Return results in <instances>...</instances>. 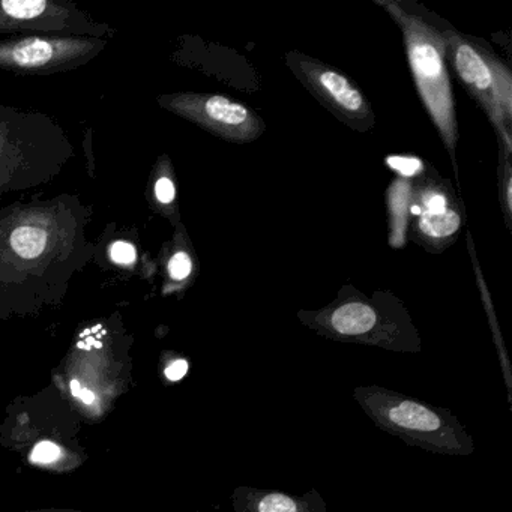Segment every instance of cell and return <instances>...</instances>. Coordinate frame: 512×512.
Returning a JSON list of instances; mask_svg holds the SVG:
<instances>
[{
	"label": "cell",
	"instance_id": "8",
	"mask_svg": "<svg viewBox=\"0 0 512 512\" xmlns=\"http://www.w3.org/2000/svg\"><path fill=\"white\" fill-rule=\"evenodd\" d=\"M104 38L11 37L0 40V70L22 76L68 73L106 50Z\"/></svg>",
	"mask_w": 512,
	"mask_h": 512
},
{
	"label": "cell",
	"instance_id": "9",
	"mask_svg": "<svg viewBox=\"0 0 512 512\" xmlns=\"http://www.w3.org/2000/svg\"><path fill=\"white\" fill-rule=\"evenodd\" d=\"M157 101L167 112L226 142L245 145L259 139L265 131L262 118L250 107L230 100L227 95L181 92L161 95Z\"/></svg>",
	"mask_w": 512,
	"mask_h": 512
},
{
	"label": "cell",
	"instance_id": "20",
	"mask_svg": "<svg viewBox=\"0 0 512 512\" xmlns=\"http://www.w3.org/2000/svg\"><path fill=\"white\" fill-rule=\"evenodd\" d=\"M386 166L404 179L418 178L425 170L424 163L419 158L403 155H389L386 157Z\"/></svg>",
	"mask_w": 512,
	"mask_h": 512
},
{
	"label": "cell",
	"instance_id": "1",
	"mask_svg": "<svg viewBox=\"0 0 512 512\" xmlns=\"http://www.w3.org/2000/svg\"><path fill=\"white\" fill-rule=\"evenodd\" d=\"M91 209L79 197L16 203L0 212V293L61 292L94 259Z\"/></svg>",
	"mask_w": 512,
	"mask_h": 512
},
{
	"label": "cell",
	"instance_id": "2",
	"mask_svg": "<svg viewBox=\"0 0 512 512\" xmlns=\"http://www.w3.org/2000/svg\"><path fill=\"white\" fill-rule=\"evenodd\" d=\"M74 154L67 133L49 116L0 106V197L50 184Z\"/></svg>",
	"mask_w": 512,
	"mask_h": 512
},
{
	"label": "cell",
	"instance_id": "16",
	"mask_svg": "<svg viewBox=\"0 0 512 512\" xmlns=\"http://www.w3.org/2000/svg\"><path fill=\"white\" fill-rule=\"evenodd\" d=\"M499 200L506 227L511 229L512 220V166L511 154L499 146Z\"/></svg>",
	"mask_w": 512,
	"mask_h": 512
},
{
	"label": "cell",
	"instance_id": "6",
	"mask_svg": "<svg viewBox=\"0 0 512 512\" xmlns=\"http://www.w3.org/2000/svg\"><path fill=\"white\" fill-rule=\"evenodd\" d=\"M445 59L470 97L484 110L499 139L512 154V74L481 41L458 32H442Z\"/></svg>",
	"mask_w": 512,
	"mask_h": 512
},
{
	"label": "cell",
	"instance_id": "11",
	"mask_svg": "<svg viewBox=\"0 0 512 512\" xmlns=\"http://www.w3.org/2000/svg\"><path fill=\"white\" fill-rule=\"evenodd\" d=\"M235 512H326L325 499L316 488L302 496L266 488L236 487L232 494Z\"/></svg>",
	"mask_w": 512,
	"mask_h": 512
},
{
	"label": "cell",
	"instance_id": "3",
	"mask_svg": "<svg viewBox=\"0 0 512 512\" xmlns=\"http://www.w3.org/2000/svg\"><path fill=\"white\" fill-rule=\"evenodd\" d=\"M353 398L379 430L409 446L457 457L475 452V440L466 425L446 407L376 385L358 386Z\"/></svg>",
	"mask_w": 512,
	"mask_h": 512
},
{
	"label": "cell",
	"instance_id": "10",
	"mask_svg": "<svg viewBox=\"0 0 512 512\" xmlns=\"http://www.w3.org/2000/svg\"><path fill=\"white\" fill-rule=\"evenodd\" d=\"M286 64L295 74L296 79L335 118L361 133H367L374 127L371 104L368 103L361 89L340 71L296 52L287 53Z\"/></svg>",
	"mask_w": 512,
	"mask_h": 512
},
{
	"label": "cell",
	"instance_id": "15",
	"mask_svg": "<svg viewBox=\"0 0 512 512\" xmlns=\"http://www.w3.org/2000/svg\"><path fill=\"white\" fill-rule=\"evenodd\" d=\"M412 187L410 182L406 179H398L394 185H391L389 190V214H391V245L400 247L403 241L406 242V236L403 235L406 230L407 212L410 209V197L412 191L407 196H404L409 188Z\"/></svg>",
	"mask_w": 512,
	"mask_h": 512
},
{
	"label": "cell",
	"instance_id": "21",
	"mask_svg": "<svg viewBox=\"0 0 512 512\" xmlns=\"http://www.w3.org/2000/svg\"><path fill=\"white\" fill-rule=\"evenodd\" d=\"M188 371H190V362L182 358V356H173V358L167 362L166 367H164V376H166L169 382H181V380L187 376Z\"/></svg>",
	"mask_w": 512,
	"mask_h": 512
},
{
	"label": "cell",
	"instance_id": "5",
	"mask_svg": "<svg viewBox=\"0 0 512 512\" xmlns=\"http://www.w3.org/2000/svg\"><path fill=\"white\" fill-rule=\"evenodd\" d=\"M299 320L329 340L364 344L400 353L421 352V338L395 299L340 298L319 311H301Z\"/></svg>",
	"mask_w": 512,
	"mask_h": 512
},
{
	"label": "cell",
	"instance_id": "13",
	"mask_svg": "<svg viewBox=\"0 0 512 512\" xmlns=\"http://www.w3.org/2000/svg\"><path fill=\"white\" fill-rule=\"evenodd\" d=\"M184 230H179L173 239V248L166 259L164 265V293H175L178 290L185 289L193 280L194 263L193 251L188 248L187 236H184Z\"/></svg>",
	"mask_w": 512,
	"mask_h": 512
},
{
	"label": "cell",
	"instance_id": "19",
	"mask_svg": "<svg viewBox=\"0 0 512 512\" xmlns=\"http://www.w3.org/2000/svg\"><path fill=\"white\" fill-rule=\"evenodd\" d=\"M106 248L107 259L113 266L134 271L139 262V250L134 242L127 239H113Z\"/></svg>",
	"mask_w": 512,
	"mask_h": 512
},
{
	"label": "cell",
	"instance_id": "22",
	"mask_svg": "<svg viewBox=\"0 0 512 512\" xmlns=\"http://www.w3.org/2000/svg\"><path fill=\"white\" fill-rule=\"evenodd\" d=\"M31 512H83V511H73V509H44V511H31Z\"/></svg>",
	"mask_w": 512,
	"mask_h": 512
},
{
	"label": "cell",
	"instance_id": "7",
	"mask_svg": "<svg viewBox=\"0 0 512 512\" xmlns=\"http://www.w3.org/2000/svg\"><path fill=\"white\" fill-rule=\"evenodd\" d=\"M0 35L110 40L115 31L65 0H0Z\"/></svg>",
	"mask_w": 512,
	"mask_h": 512
},
{
	"label": "cell",
	"instance_id": "14",
	"mask_svg": "<svg viewBox=\"0 0 512 512\" xmlns=\"http://www.w3.org/2000/svg\"><path fill=\"white\" fill-rule=\"evenodd\" d=\"M454 191L448 187V184H439V182H427L419 184L415 190H412L410 197V217H416L419 214H443L448 209L455 208Z\"/></svg>",
	"mask_w": 512,
	"mask_h": 512
},
{
	"label": "cell",
	"instance_id": "12",
	"mask_svg": "<svg viewBox=\"0 0 512 512\" xmlns=\"http://www.w3.org/2000/svg\"><path fill=\"white\" fill-rule=\"evenodd\" d=\"M463 224V211L458 206L443 214H419L412 217V233L425 250L442 251L455 241Z\"/></svg>",
	"mask_w": 512,
	"mask_h": 512
},
{
	"label": "cell",
	"instance_id": "18",
	"mask_svg": "<svg viewBox=\"0 0 512 512\" xmlns=\"http://www.w3.org/2000/svg\"><path fill=\"white\" fill-rule=\"evenodd\" d=\"M172 167L161 170L160 175L155 178L154 182V199L157 203L160 211L166 215L167 218L172 217L175 214V202H176V187L175 181H173ZM178 215V212H176Z\"/></svg>",
	"mask_w": 512,
	"mask_h": 512
},
{
	"label": "cell",
	"instance_id": "17",
	"mask_svg": "<svg viewBox=\"0 0 512 512\" xmlns=\"http://www.w3.org/2000/svg\"><path fill=\"white\" fill-rule=\"evenodd\" d=\"M70 458L71 454L67 449L50 440L37 443L29 455V461L35 466L58 467V469H62Z\"/></svg>",
	"mask_w": 512,
	"mask_h": 512
},
{
	"label": "cell",
	"instance_id": "4",
	"mask_svg": "<svg viewBox=\"0 0 512 512\" xmlns=\"http://www.w3.org/2000/svg\"><path fill=\"white\" fill-rule=\"evenodd\" d=\"M377 5L385 8L386 13L397 23L403 34V43L416 91L434 127L439 131L443 145L451 155L455 176L458 178L455 161L458 143L457 115L442 32L425 22L422 17L410 14L394 0H377Z\"/></svg>",
	"mask_w": 512,
	"mask_h": 512
}]
</instances>
